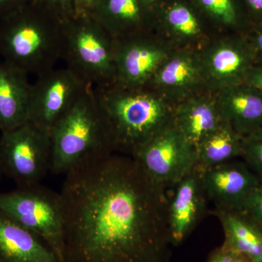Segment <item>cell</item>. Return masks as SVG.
Returning <instances> with one entry per match:
<instances>
[{
	"label": "cell",
	"instance_id": "3",
	"mask_svg": "<svg viewBox=\"0 0 262 262\" xmlns=\"http://www.w3.org/2000/svg\"><path fill=\"white\" fill-rule=\"evenodd\" d=\"M63 21L29 2L0 19V55L29 75L53 70L62 58Z\"/></svg>",
	"mask_w": 262,
	"mask_h": 262
},
{
	"label": "cell",
	"instance_id": "5",
	"mask_svg": "<svg viewBox=\"0 0 262 262\" xmlns=\"http://www.w3.org/2000/svg\"><path fill=\"white\" fill-rule=\"evenodd\" d=\"M116 39L92 16L63 21L62 58L84 83L96 88L115 82Z\"/></svg>",
	"mask_w": 262,
	"mask_h": 262
},
{
	"label": "cell",
	"instance_id": "21",
	"mask_svg": "<svg viewBox=\"0 0 262 262\" xmlns=\"http://www.w3.org/2000/svg\"><path fill=\"white\" fill-rule=\"evenodd\" d=\"M244 138L224 121L195 146L196 168L204 170L242 158Z\"/></svg>",
	"mask_w": 262,
	"mask_h": 262
},
{
	"label": "cell",
	"instance_id": "30",
	"mask_svg": "<svg viewBox=\"0 0 262 262\" xmlns=\"http://www.w3.org/2000/svg\"><path fill=\"white\" fill-rule=\"evenodd\" d=\"M101 0H74V16H91Z\"/></svg>",
	"mask_w": 262,
	"mask_h": 262
},
{
	"label": "cell",
	"instance_id": "8",
	"mask_svg": "<svg viewBox=\"0 0 262 262\" xmlns=\"http://www.w3.org/2000/svg\"><path fill=\"white\" fill-rule=\"evenodd\" d=\"M146 177L166 190L196 166L195 146L174 122L146 142L133 155Z\"/></svg>",
	"mask_w": 262,
	"mask_h": 262
},
{
	"label": "cell",
	"instance_id": "11",
	"mask_svg": "<svg viewBox=\"0 0 262 262\" xmlns=\"http://www.w3.org/2000/svg\"><path fill=\"white\" fill-rule=\"evenodd\" d=\"M200 56L206 85L217 93L245 83L248 72L256 65L246 33L224 38Z\"/></svg>",
	"mask_w": 262,
	"mask_h": 262
},
{
	"label": "cell",
	"instance_id": "20",
	"mask_svg": "<svg viewBox=\"0 0 262 262\" xmlns=\"http://www.w3.org/2000/svg\"><path fill=\"white\" fill-rule=\"evenodd\" d=\"M225 234L222 246L262 262V229L244 211H213Z\"/></svg>",
	"mask_w": 262,
	"mask_h": 262
},
{
	"label": "cell",
	"instance_id": "12",
	"mask_svg": "<svg viewBox=\"0 0 262 262\" xmlns=\"http://www.w3.org/2000/svg\"><path fill=\"white\" fill-rule=\"evenodd\" d=\"M208 201L215 211H244L260 180L244 161L232 160L201 170Z\"/></svg>",
	"mask_w": 262,
	"mask_h": 262
},
{
	"label": "cell",
	"instance_id": "29",
	"mask_svg": "<svg viewBox=\"0 0 262 262\" xmlns=\"http://www.w3.org/2000/svg\"><path fill=\"white\" fill-rule=\"evenodd\" d=\"M251 24H262V0H242Z\"/></svg>",
	"mask_w": 262,
	"mask_h": 262
},
{
	"label": "cell",
	"instance_id": "9",
	"mask_svg": "<svg viewBox=\"0 0 262 262\" xmlns=\"http://www.w3.org/2000/svg\"><path fill=\"white\" fill-rule=\"evenodd\" d=\"M88 86L67 67L38 75L32 84L27 122L50 134Z\"/></svg>",
	"mask_w": 262,
	"mask_h": 262
},
{
	"label": "cell",
	"instance_id": "16",
	"mask_svg": "<svg viewBox=\"0 0 262 262\" xmlns=\"http://www.w3.org/2000/svg\"><path fill=\"white\" fill-rule=\"evenodd\" d=\"M155 10L141 0H101L91 16L115 39L148 33Z\"/></svg>",
	"mask_w": 262,
	"mask_h": 262
},
{
	"label": "cell",
	"instance_id": "2",
	"mask_svg": "<svg viewBox=\"0 0 262 262\" xmlns=\"http://www.w3.org/2000/svg\"><path fill=\"white\" fill-rule=\"evenodd\" d=\"M52 173L67 174L115 151L113 130L94 86L89 85L51 132Z\"/></svg>",
	"mask_w": 262,
	"mask_h": 262
},
{
	"label": "cell",
	"instance_id": "28",
	"mask_svg": "<svg viewBox=\"0 0 262 262\" xmlns=\"http://www.w3.org/2000/svg\"><path fill=\"white\" fill-rule=\"evenodd\" d=\"M246 34L252 47L256 65H262V24H252Z\"/></svg>",
	"mask_w": 262,
	"mask_h": 262
},
{
	"label": "cell",
	"instance_id": "22",
	"mask_svg": "<svg viewBox=\"0 0 262 262\" xmlns=\"http://www.w3.org/2000/svg\"><path fill=\"white\" fill-rule=\"evenodd\" d=\"M210 18L237 33L245 34L251 24L242 0H194Z\"/></svg>",
	"mask_w": 262,
	"mask_h": 262
},
{
	"label": "cell",
	"instance_id": "27",
	"mask_svg": "<svg viewBox=\"0 0 262 262\" xmlns=\"http://www.w3.org/2000/svg\"><path fill=\"white\" fill-rule=\"evenodd\" d=\"M206 262H253L242 253L226 248L224 246L217 248L210 254Z\"/></svg>",
	"mask_w": 262,
	"mask_h": 262
},
{
	"label": "cell",
	"instance_id": "31",
	"mask_svg": "<svg viewBox=\"0 0 262 262\" xmlns=\"http://www.w3.org/2000/svg\"><path fill=\"white\" fill-rule=\"evenodd\" d=\"M31 0H0V19L29 3Z\"/></svg>",
	"mask_w": 262,
	"mask_h": 262
},
{
	"label": "cell",
	"instance_id": "4",
	"mask_svg": "<svg viewBox=\"0 0 262 262\" xmlns=\"http://www.w3.org/2000/svg\"><path fill=\"white\" fill-rule=\"evenodd\" d=\"M94 88L111 125L115 151L132 157L173 122L175 106L151 90L115 84Z\"/></svg>",
	"mask_w": 262,
	"mask_h": 262
},
{
	"label": "cell",
	"instance_id": "33",
	"mask_svg": "<svg viewBox=\"0 0 262 262\" xmlns=\"http://www.w3.org/2000/svg\"><path fill=\"white\" fill-rule=\"evenodd\" d=\"M141 1L142 2L147 8L155 10V8L158 6V3H159L161 0H141Z\"/></svg>",
	"mask_w": 262,
	"mask_h": 262
},
{
	"label": "cell",
	"instance_id": "7",
	"mask_svg": "<svg viewBox=\"0 0 262 262\" xmlns=\"http://www.w3.org/2000/svg\"><path fill=\"white\" fill-rule=\"evenodd\" d=\"M50 134L26 122L13 130L2 132L0 166L19 187L40 184L51 170Z\"/></svg>",
	"mask_w": 262,
	"mask_h": 262
},
{
	"label": "cell",
	"instance_id": "14",
	"mask_svg": "<svg viewBox=\"0 0 262 262\" xmlns=\"http://www.w3.org/2000/svg\"><path fill=\"white\" fill-rule=\"evenodd\" d=\"M203 85L206 82L201 56L184 51L172 53L144 88L169 101L180 103Z\"/></svg>",
	"mask_w": 262,
	"mask_h": 262
},
{
	"label": "cell",
	"instance_id": "23",
	"mask_svg": "<svg viewBox=\"0 0 262 262\" xmlns=\"http://www.w3.org/2000/svg\"><path fill=\"white\" fill-rule=\"evenodd\" d=\"M163 18L168 32L178 39L192 40L201 35V21L194 10L184 2L170 3L161 15Z\"/></svg>",
	"mask_w": 262,
	"mask_h": 262
},
{
	"label": "cell",
	"instance_id": "32",
	"mask_svg": "<svg viewBox=\"0 0 262 262\" xmlns=\"http://www.w3.org/2000/svg\"><path fill=\"white\" fill-rule=\"evenodd\" d=\"M245 83L249 84L262 93V65H255L248 72Z\"/></svg>",
	"mask_w": 262,
	"mask_h": 262
},
{
	"label": "cell",
	"instance_id": "10",
	"mask_svg": "<svg viewBox=\"0 0 262 262\" xmlns=\"http://www.w3.org/2000/svg\"><path fill=\"white\" fill-rule=\"evenodd\" d=\"M171 53L149 33L116 39L113 84L127 89L146 87Z\"/></svg>",
	"mask_w": 262,
	"mask_h": 262
},
{
	"label": "cell",
	"instance_id": "6",
	"mask_svg": "<svg viewBox=\"0 0 262 262\" xmlns=\"http://www.w3.org/2000/svg\"><path fill=\"white\" fill-rule=\"evenodd\" d=\"M0 211L39 236L63 262V217L60 193L40 184L0 193Z\"/></svg>",
	"mask_w": 262,
	"mask_h": 262
},
{
	"label": "cell",
	"instance_id": "13",
	"mask_svg": "<svg viewBox=\"0 0 262 262\" xmlns=\"http://www.w3.org/2000/svg\"><path fill=\"white\" fill-rule=\"evenodd\" d=\"M173 187V195L168 198V227L172 245L177 246L187 238L206 215L208 199L201 170L196 166Z\"/></svg>",
	"mask_w": 262,
	"mask_h": 262
},
{
	"label": "cell",
	"instance_id": "1",
	"mask_svg": "<svg viewBox=\"0 0 262 262\" xmlns=\"http://www.w3.org/2000/svg\"><path fill=\"white\" fill-rule=\"evenodd\" d=\"M63 262H170L168 198L125 155L66 174Z\"/></svg>",
	"mask_w": 262,
	"mask_h": 262
},
{
	"label": "cell",
	"instance_id": "25",
	"mask_svg": "<svg viewBox=\"0 0 262 262\" xmlns=\"http://www.w3.org/2000/svg\"><path fill=\"white\" fill-rule=\"evenodd\" d=\"M34 4L48 10L64 20L75 15L74 0H31Z\"/></svg>",
	"mask_w": 262,
	"mask_h": 262
},
{
	"label": "cell",
	"instance_id": "19",
	"mask_svg": "<svg viewBox=\"0 0 262 262\" xmlns=\"http://www.w3.org/2000/svg\"><path fill=\"white\" fill-rule=\"evenodd\" d=\"M174 124L196 146L223 123L215 98L193 96L175 106Z\"/></svg>",
	"mask_w": 262,
	"mask_h": 262
},
{
	"label": "cell",
	"instance_id": "26",
	"mask_svg": "<svg viewBox=\"0 0 262 262\" xmlns=\"http://www.w3.org/2000/svg\"><path fill=\"white\" fill-rule=\"evenodd\" d=\"M262 229V182L252 193L246 203L244 211Z\"/></svg>",
	"mask_w": 262,
	"mask_h": 262
},
{
	"label": "cell",
	"instance_id": "34",
	"mask_svg": "<svg viewBox=\"0 0 262 262\" xmlns=\"http://www.w3.org/2000/svg\"><path fill=\"white\" fill-rule=\"evenodd\" d=\"M2 172H3V170H2L1 166H0V175H1Z\"/></svg>",
	"mask_w": 262,
	"mask_h": 262
},
{
	"label": "cell",
	"instance_id": "17",
	"mask_svg": "<svg viewBox=\"0 0 262 262\" xmlns=\"http://www.w3.org/2000/svg\"><path fill=\"white\" fill-rule=\"evenodd\" d=\"M29 74L9 62L0 61V130L27 122L32 84Z\"/></svg>",
	"mask_w": 262,
	"mask_h": 262
},
{
	"label": "cell",
	"instance_id": "15",
	"mask_svg": "<svg viewBox=\"0 0 262 262\" xmlns=\"http://www.w3.org/2000/svg\"><path fill=\"white\" fill-rule=\"evenodd\" d=\"M222 120L239 135L262 128V93L246 83L222 90L215 96Z\"/></svg>",
	"mask_w": 262,
	"mask_h": 262
},
{
	"label": "cell",
	"instance_id": "24",
	"mask_svg": "<svg viewBox=\"0 0 262 262\" xmlns=\"http://www.w3.org/2000/svg\"><path fill=\"white\" fill-rule=\"evenodd\" d=\"M242 158L262 182V128L245 136Z\"/></svg>",
	"mask_w": 262,
	"mask_h": 262
},
{
	"label": "cell",
	"instance_id": "18",
	"mask_svg": "<svg viewBox=\"0 0 262 262\" xmlns=\"http://www.w3.org/2000/svg\"><path fill=\"white\" fill-rule=\"evenodd\" d=\"M3 262H61L39 236L0 211Z\"/></svg>",
	"mask_w": 262,
	"mask_h": 262
}]
</instances>
